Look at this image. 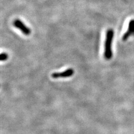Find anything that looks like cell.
<instances>
[{"instance_id":"obj_1","label":"cell","mask_w":134,"mask_h":134,"mask_svg":"<svg viewBox=\"0 0 134 134\" xmlns=\"http://www.w3.org/2000/svg\"><path fill=\"white\" fill-rule=\"evenodd\" d=\"M114 37V31L112 29H109L107 31L105 43H104V57L106 60H110L112 58V44Z\"/></svg>"},{"instance_id":"obj_2","label":"cell","mask_w":134,"mask_h":134,"mask_svg":"<svg viewBox=\"0 0 134 134\" xmlns=\"http://www.w3.org/2000/svg\"><path fill=\"white\" fill-rule=\"evenodd\" d=\"M14 26L19 29V30L21 31L24 35H29L31 34V30L27 26L25 25L23 21H21L19 19H16L13 23Z\"/></svg>"},{"instance_id":"obj_3","label":"cell","mask_w":134,"mask_h":134,"mask_svg":"<svg viewBox=\"0 0 134 134\" xmlns=\"http://www.w3.org/2000/svg\"><path fill=\"white\" fill-rule=\"evenodd\" d=\"M74 71L73 69L69 68L64 70L63 72L54 73L52 74V77L53 78H68L70 77L74 74Z\"/></svg>"},{"instance_id":"obj_4","label":"cell","mask_w":134,"mask_h":134,"mask_svg":"<svg viewBox=\"0 0 134 134\" xmlns=\"http://www.w3.org/2000/svg\"><path fill=\"white\" fill-rule=\"evenodd\" d=\"M132 35H134V19L130 21L129 23L128 29L126 32L122 36V40L124 41L127 40L129 37Z\"/></svg>"},{"instance_id":"obj_5","label":"cell","mask_w":134,"mask_h":134,"mask_svg":"<svg viewBox=\"0 0 134 134\" xmlns=\"http://www.w3.org/2000/svg\"><path fill=\"white\" fill-rule=\"evenodd\" d=\"M8 55L6 53H2L1 54V56H0V59L1 61H6L8 59Z\"/></svg>"}]
</instances>
